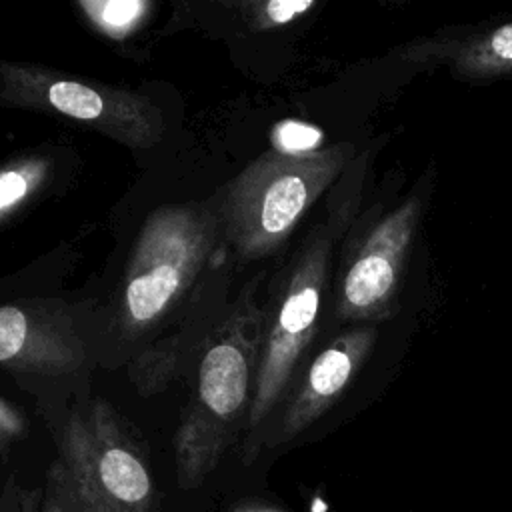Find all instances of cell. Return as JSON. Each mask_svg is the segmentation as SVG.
I'll use <instances>...</instances> for the list:
<instances>
[{"mask_svg":"<svg viewBox=\"0 0 512 512\" xmlns=\"http://www.w3.org/2000/svg\"><path fill=\"white\" fill-rule=\"evenodd\" d=\"M264 310L246 286L232 314L208 340L196 372L194 394L174 438L178 486H200L246 428L254 392Z\"/></svg>","mask_w":512,"mask_h":512,"instance_id":"1","label":"cell"},{"mask_svg":"<svg viewBox=\"0 0 512 512\" xmlns=\"http://www.w3.org/2000/svg\"><path fill=\"white\" fill-rule=\"evenodd\" d=\"M350 156L346 142L310 154L268 150L232 178L220 190L216 210L236 256L260 260L274 254Z\"/></svg>","mask_w":512,"mask_h":512,"instance_id":"2","label":"cell"},{"mask_svg":"<svg viewBox=\"0 0 512 512\" xmlns=\"http://www.w3.org/2000/svg\"><path fill=\"white\" fill-rule=\"evenodd\" d=\"M220 240L222 220L210 202L164 204L148 214L122 276L120 330L136 336L158 326L184 300Z\"/></svg>","mask_w":512,"mask_h":512,"instance_id":"3","label":"cell"},{"mask_svg":"<svg viewBox=\"0 0 512 512\" xmlns=\"http://www.w3.org/2000/svg\"><path fill=\"white\" fill-rule=\"evenodd\" d=\"M332 244L330 226H316L282 270L270 306L264 310V332L242 448L244 460L254 446L258 428L286 394L296 366L316 334Z\"/></svg>","mask_w":512,"mask_h":512,"instance_id":"4","label":"cell"},{"mask_svg":"<svg viewBox=\"0 0 512 512\" xmlns=\"http://www.w3.org/2000/svg\"><path fill=\"white\" fill-rule=\"evenodd\" d=\"M0 104L76 120L130 148L158 144L166 128L162 110L144 94L34 62L0 60Z\"/></svg>","mask_w":512,"mask_h":512,"instance_id":"5","label":"cell"},{"mask_svg":"<svg viewBox=\"0 0 512 512\" xmlns=\"http://www.w3.org/2000/svg\"><path fill=\"white\" fill-rule=\"evenodd\" d=\"M58 450L100 512L154 510L148 462L108 402L72 412L58 432Z\"/></svg>","mask_w":512,"mask_h":512,"instance_id":"6","label":"cell"},{"mask_svg":"<svg viewBox=\"0 0 512 512\" xmlns=\"http://www.w3.org/2000/svg\"><path fill=\"white\" fill-rule=\"evenodd\" d=\"M418 216L420 200L412 196L368 234L340 280L336 306L340 320L370 318L390 304L400 284Z\"/></svg>","mask_w":512,"mask_h":512,"instance_id":"7","label":"cell"},{"mask_svg":"<svg viewBox=\"0 0 512 512\" xmlns=\"http://www.w3.org/2000/svg\"><path fill=\"white\" fill-rule=\"evenodd\" d=\"M84 362V346L62 302L26 300L0 306V366L60 376Z\"/></svg>","mask_w":512,"mask_h":512,"instance_id":"8","label":"cell"},{"mask_svg":"<svg viewBox=\"0 0 512 512\" xmlns=\"http://www.w3.org/2000/svg\"><path fill=\"white\" fill-rule=\"evenodd\" d=\"M374 342L372 328H356L338 336L308 366L306 376L290 396L282 420L268 444H282L316 422L346 390Z\"/></svg>","mask_w":512,"mask_h":512,"instance_id":"9","label":"cell"},{"mask_svg":"<svg viewBox=\"0 0 512 512\" xmlns=\"http://www.w3.org/2000/svg\"><path fill=\"white\" fill-rule=\"evenodd\" d=\"M52 178V158L24 152L0 164V228L18 214Z\"/></svg>","mask_w":512,"mask_h":512,"instance_id":"10","label":"cell"},{"mask_svg":"<svg viewBox=\"0 0 512 512\" xmlns=\"http://www.w3.org/2000/svg\"><path fill=\"white\" fill-rule=\"evenodd\" d=\"M456 66L470 78L512 72V22L474 38L456 54Z\"/></svg>","mask_w":512,"mask_h":512,"instance_id":"11","label":"cell"},{"mask_svg":"<svg viewBox=\"0 0 512 512\" xmlns=\"http://www.w3.org/2000/svg\"><path fill=\"white\" fill-rule=\"evenodd\" d=\"M78 8L98 32L124 40L146 22L154 6L146 0H82Z\"/></svg>","mask_w":512,"mask_h":512,"instance_id":"12","label":"cell"},{"mask_svg":"<svg viewBox=\"0 0 512 512\" xmlns=\"http://www.w3.org/2000/svg\"><path fill=\"white\" fill-rule=\"evenodd\" d=\"M40 512H100L92 498L84 492L68 464L58 456L48 472L42 488Z\"/></svg>","mask_w":512,"mask_h":512,"instance_id":"13","label":"cell"},{"mask_svg":"<svg viewBox=\"0 0 512 512\" xmlns=\"http://www.w3.org/2000/svg\"><path fill=\"white\" fill-rule=\"evenodd\" d=\"M322 132L300 120H284L272 130V144L276 152L282 154H310L320 150Z\"/></svg>","mask_w":512,"mask_h":512,"instance_id":"14","label":"cell"},{"mask_svg":"<svg viewBox=\"0 0 512 512\" xmlns=\"http://www.w3.org/2000/svg\"><path fill=\"white\" fill-rule=\"evenodd\" d=\"M316 6L314 0H268V2H254L252 8V22L258 28H276L284 26L298 16L306 14Z\"/></svg>","mask_w":512,"mask_h":512,"instance_id":"15","label":"cell"},{"mask_svg":"<svg viewBox=\"0 0 512 512\" xmlns=\"http://www.w3.org/2000/svg\"><path fill=\"white\" fill-rule=\"evenodd\" d=\"M42 488H24L10 478L0 490V512H40Z\"/></svg>","mask_w":512,"mask_h":512,"instance_id":"16","label":"cell"},{"mask_svg":"<svg viewBox=\"0 0 512 512\" xmlns=\"http://www.w3.org/2000/svg\"><path fill=\"white\" fill-rule=\"evenodd\" d=\"M28 432V418L0 396V456Z\"/></svg>","mask_w":512,"mask_h":512,"instance_id":"17","label":"cell"},{"mask_svg":"<svg viewBox=\"0 0 512 512\" xmlns=\"http://www.w3.org/2000/svg\"><path fill=\"white\" fill-rule=\"evenodd\" d=\"M232 512H278L272 506L266 504H256V502H246V504H238Z\"/></svg>","mask_w":512,"mask_h":512,"instance_id":"18","label":"cell"}]
</instances>
